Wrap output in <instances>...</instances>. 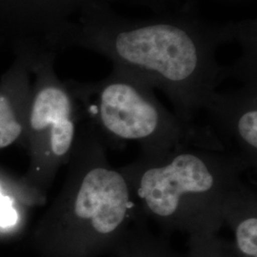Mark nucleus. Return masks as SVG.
Here are the masks:
<instances>
[{"instance_id": "1", "label": "nucleus", "mask_w": 257, "mask_h": 257, "mask_svg": "<svg viewBox=\"0 0 257 257\" xmlns=\"http://www.w3.org/2000/svg\"><path fill=\"white\" fill-rule=\"evenodd\" d=\"M209 37L183 20H109L99 5L85 17L75 45L99 51L115 71L161 90L173 102L175 114L193 124L224 77Z\"/></svg>"}, {"instance_id": "2", "label": "nucleus", "mask_w": 257, "mask_h": 257, "mask_svg": "<svg viewBox=\"0 0 257 257\" xmlns=\"http://www.w3.org/2000/svg\"><path fill=\"white\" fill-rule=\"evenodd\" d=\"M119 170L143 216L169 229L205 234L224 224L228 201L248 169L228 151L184 145L164 156L139 155Z\"/></svg>"}, {"instance_id": "3", "label": "nucleus", "mask_w": 257, "mask_h": 257, "mask_svg": "<svg viewBox=\"0 0 257 257\" xmlns=\"http://www.w3.org/2000/svg\"><path fill=\"white\" fill-rule=\"evenodd\" d=\"M69 86L81 121L107 148L136 142L145 156H164L184 145L224 150L209 128L185 123L158 101L152 88L127 74L113 70L101 81Z\"/></svg>"}, {"instance_id": "4", "label": "nucleus", "mask_w": 257, "mask_h": 257, "mask_svg": "<svg viewBox=\"0 0 257 257\" xmlns=\"http://www.w3.org/2000/svg\"><path fill=\"white\" fill-rule=\"evenodd\" d=\"M67 164L63 188L45 213L46 229L104 242L143 216L125 175L110 165L107 147L84 122Z\"/></svg>"}, {"instance_id": "5", "label": "nucleus", "mask_w": 257, "mask_h": 257, "mask_svg": "<svg viewBox=\"0 0 257 257\" xmlns=\"http://www.w3.org/2000/svg\"><path fill=\"white\" fill-rule=\"evenodd\" d=\"M55 55H44L30 66L34 83L28 110L26 135L31 175L40 193H46L59 168L67 164L78 134L81 113L69 84L54 70Z\"/></svg>"}, {"instance_id": "6", "label": "nucleus", "mask_w": 257, "mask_h": 257, "mask_svg": "<svg viewBox=\"0 0 257 257\" xmlns=\"http://www.w3.org/2000/svg\"><path fill=\"white\" fill-rule=\"evenodd\" d=\"M105 0H0V43L28 64L74 45L86 15Z\"/></svg>"}, {"instance_id": "7", "label": "nucleus", "mask_w": 257, "mask_h": 257, "mask_svg": "<svg viewBox=\"0 0 257 257\" xmlns=\"http://www.w3.org/2000/svg\"><path fill=\"white\" fill-rule=\"evenodd\" d=\"M205 110L211 120L207 126L228 152L255 172L257 168L256 84L232 93L215 92Z\"/></svg>"}, {"instance_id": "8", "label": "nucleus", "mask_w": 257, "mask_h": 257, "mask_svg": "<svg viewBox=\"0 0 257 257\" xmlns=\"http://www.w3.org/2000/svg\"><path fill=\"white\" fill-rule=\"evenodd\" d=\"M27 62L16 57L0 81V150L14 144L26 134L32 91Z\"/></svg>"}, {"instance_id": "9", "label": "nucleus", "mask_w": 257, "mask_h": 257, "mask_svg": "<svg viewBox=\"0 0 257 257\" xmlns=\"http://www.w3.org/2000/svg\"><path fill=\"white\" fill-rule=\"evenodd\" d=\"M224 223L233 229L239 252L244 256L256 257V193L245 181L230 196L224 212Z\"/></svg>"}]
</instances>
